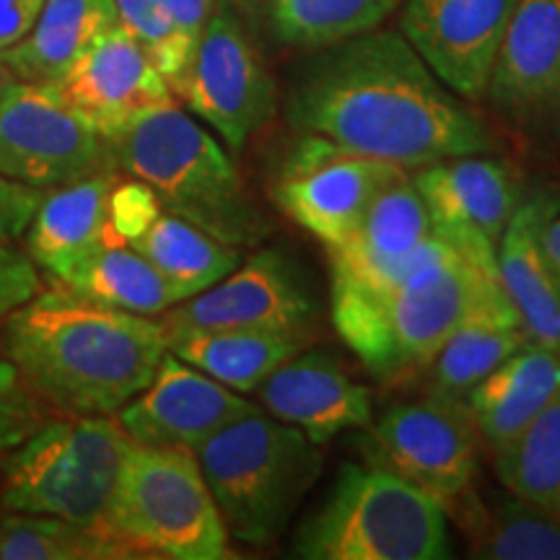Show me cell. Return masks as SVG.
Listing matches in <instances>:
<instances>
[{"label":"cell","mask_w":560,"mask_h":560,"mask_svg":"<svg viewBox=\"0 0 560 560\" xmlns=\"http://www.w3.org/2000/svg\"><path fill=\"white\" fill-rule=\"evenodd\" d=\"M285 112L301 132L402 170L493 145L462 96L387 30L319 47L293 79Z\"/></svg>","instance_id":"1"},{"label":"cell","mask_w":560,"mask_h":560,"mask_svg":"<svg viewBox=\"0 0 560 560\" xmlns=\"http://www.w3.org/2000/svg\"><path fill=\"white\" fill-rule=\"evenodd\" d=\"M0 346L52 412L115 416L153 380L170 338L161 319L52 280L3 319Z\"/></svg>","instance_id":"2"},{"label":"cell","mask_w":560,"mask_h":560,"mask_svg":"<svg viewBox=\"0 0 560 560\" xmlns=\"http://www.w3.org/2000/svg\"><path fill=\"white\" fill-rule=\"evenodd\" d=\"M107 140L120 174L149 185L170 213L231 247H255L270 234L234 161L177 102L143 112Z\"/></svg>","instance_id":"3"},{"label":"cell","mask_w":560,"mask_h":560,"mask_svg":"<svg viewBox=\"0 0 560 560\" xmlns=\"http://www.w3.org/2000/svg\"><path fill=\"white\" fill-rule=\"evenodd\" d=\"M229 535L268 545L289 527L322 470L319 444L260 408L195 450Z\"/></svg>","instance_id":"4"},{"label":"cell","mask_w":560,"mask_h":560,"mask_svg":"<svg viewBox=\"0 0 560 560\" xmlns=\"http://www.w3.org/2000/svg\"><path fill=\"white\" fill-rule=\"evenodd\" d=\"M306 560H441L452 556L441 501L380 465H346L322 506L301 524Z\"/></svg>","instance_id":"5"},{"label":"cell","mask_w":560,"mask_h":560,"mask_svg":"<svg viewBox=\"0 0 560 560\" xmlns=\"http://www.w3.org/2000/svg\"><path fill=\"white\" fill-rule=\"evenodd\" d=\"M501 278L457 247L441 252L395 291L359 312L335 314V330L380 380L420 371Z\"/></svg>","instance_id":"6"},{"label":"cell","mask_w":560,"mask_h":560,"mask_svg":"<svg viewBox=\"0 0 560 560\" xmlns=\"http://www.w3.org/2000/svg\"><path fill=\"white\" fill-rule=\"evenodd\" d=\"M132 444L112 416H52L13 446L3 467L0 503L19 514H50L104 527Z\"/></svg>","instance_id":"7"},{"label":"cell","mask_w":560,"mask_h":560,"mask_svg":"<svg viewBox=\"0 0 560 560\" xmlns=\"http://www.w3.org/2000/svg\"><path fill=\"white\" fill-rule=\"evenodd\" d=\"M104 527L132 556L172 560L231 556L226 524L198 457L179 446L132 444Z\"/></svg>","instance_id":"8"},{"label":"cell","mask_w":560,"mask_h":560,"mask_svg":"<svg viewBox=\"0 0 560 560\" xmlns=\"http://www.w3.org/2000/svg\"><path fill=\"white\" fill-rule=\"evenodd\" d=\"M104 172H120L107 136L50 83L19 81L0 107V174L47 192Z\"/></svg>","instance_id":"9"},{"label":"cell","mask_w":560,"mask_h":560,"mask_svg":"<svg viewBox=\"0 0 560 560\" xmlns=\"http://www.w3.org/2000/svg\"><path fill=\"white\" fill-rule=\"evenodd\" d=\"M366 429L363 454L371 465L425 490L441 506L472 486L480 433L465 400L429 395L395 405Z\"/></svg>","instance_id":"10"},{"label":"cell","mask_w":560,"mask_h":560,"mask_svg":"<svg viewBox=\"0 0 560 560\" xmlns=\"http://www.w3.org/2000/svg\"><path fill=\"white\" fill-rule=\"evenodd\" d=\"M179 96L234 151L272 117L276 86L268 66L229 0L210 13Z\"/></svg>","instance_id":"11"},{"label":"cell","mask_w":560,"mask_h":560,"mask_svg":"<svg viewBox=\"0 0 560 560\" xmlns=\"http://www.w3.org/2000/svg\"><path fill=\"white\" fill-rule=\"evenodd\" d=\"M405 170L304 132L278 174L272 198L299 226L335 247L346 242L374 200Z\"/></svg>","instance_id":"12"},{"label":"cell","mask_w":560,"mask_h":560,"mask_svg":"<svg viewBox=\"0 0 560 560\" xmlns=\"http://www.w3.org/2000/svg\"><path fill=\"white\" fill-rule=\"evenodd\" d=\"M314 299L283 252L260 249L226 278L164 312L166 338L192 330H310Z\"/></svg>","instance_id":"13"},{"label":"cell","mask_w":560,"mask_h":560,"mask_svg":"<svg viewBox=\"0 0 560 560\" xmlns=\"http://www.w3.org/2000/svg\"><path fill=\"white\" fill-rule=\"evenodd\" d=\"M412 185L429 210L431 229L499 276V242L520 206V187L509 166L467 153L420 166Z\"/></svg>","instance_id":"14"},{"label":"cell","mask_w":560,"mask_h":560,"mask_svg":"<svg viewBox=\"0 0 560 560\" xmlns=\"http://www.w3.org/2000/svg\"><path fill=\"white\" fill-rule=\"evenodd\" d=\"M486 100L524 136L560 140V0H520Z\"/></svg>","instance_id":"15"},{"label":"cell","mask_w":560,"mask_h":560,"mask_svg":"<svg viewBox=\"0 0 560 560\" xmlns=\"http://www.w3.org/2000/svg\"><path fill=\"white\" fill-rule=\"evenodd\" d=\"M516 5L520 0H405L400 34L454 94L480 102Z\"/></svg>","instance_id":"16"},{"label":"cell","mask_w":560,"mask_h":560,"mask_svg":"<svg viewBox=\"0 0 560 560\" xmlns=\"http://www.w3.org/2000/svg\"><path fill=\"white\" fill-rule=\"evenodd\" d=\"M255 408L257 405L244 400L240 392L166 350L145 389H140L115 416L136 444L195 452L223 425Z\"/></svg>","instance_id":"17"},{"label":"cell","mask_w":560,"mask_h":560,"mask_svg":"<svg viewBox=\"0 0 560 560\" xmlns=\"http://www.w3.org/2000/svg\"><path fill=\"white\" fill-rule=\"evenodd\" d=\"M50 86L104 136L143 112L177 102L149 52L120 24L104 32Z\"/></svg>","instance_id":"18"},{"label":"cell","mask_w":560,"mask_h":560,"mask_svg":"<svg viewBox=\"0 0 560 560\" xmlns=\"http://www.w3.org/2000/svg\"><path fill=\"white\" fill-rule=\"evenodd\" d=\"M260 400L272 418L296 425L314 444L340 431L366 429L374 420L371 389L363 387L330 353L291 355L260 384Z\"/></svg>","instance_id":"19"},{"label":"cell","mask_w":560,"mask_h":560,"mask_svg":"<svg viewBox=\"0 0 560 560\" xmlns=\"http://www.w3.org/2000/svg\"><path fill=\"white\" fill-rule=\"evenodd\" d=\"M558 200L529 198L516 206L499 242V278L524 332L535 346L560 353V278L545 257L540 231Z\"/></svg>","instance_id":"20"},{"label":"cell","mask_w":560,"mask_h":560,"mask_svg":"<svg viewBox=\"0 0 560 560\" xmlns=\"http://www.w3.org/2000/svg\"><path fill=\"white\" fill-rule=\"evenodd\" d=\"M120 177V172H104L45 192L24 231L26 255L39 270L62 283L107 242L109 195Z\"/></svg>","instance_id":"21"},{"label":"cell","mask_w":560,"mask_h":560,"mask_svg":"<svg viewBox=\"0 0 560 560\" xmlns=\"http://www.w3.org/2000/svg\"><path fill=\"white\" fill-rule=\"evenodd\" d=\"M558 397L560 353L527 342L475 384L465 402L490 454H499Z\"/></svg>","instance_id":"22"},{"label":"cell","mask_w":560,"mask_h":560,"mask_svg":"<svg viewBox=\"0 0 560 560\" xmlns=\"http://www.w3.org/2000/svg\"><path fill=\"white\" fill-rule=\"evenodd\" d=\"M527 342L520 314L503 289H495L462 319L425 366L431 371V395L465 400L475 384Z\"/></svg>","instance_id":"23"},{"label":"cell","mask_w":560,"mask_h":560,"mask_svg":"<svg viewBox=\"0 0 560 560\" xmlns=\"http://www.w3.org/2000/svg\"><path fill=\"white\" fill-rule=\"evenodd\" d=\"M482 560H560V516L516 499L482 501L472 486L444 506Z\"/></svg>","instance_id":"24"},{"label":"cell","mask_w":560,"mask_h":560,"mask_svg":"<svg viewBox=\"0 0 560 560\" xmlns=\"http://www.w3.org/2000/svg\"><path fill=\"white\" fill-rule=\"evenodd\" d=\"M117 24L115 0H45L32 32L0 55L19 81L55 83Z\"/></svg>","instance_id":"25"},{"label":"cell","mask_w":560,"mask_h":560,"mask_svg":"<svg viewBox=\"0 0 560 560\" xmlns=\"http://www.w3.org/2000/svg\"><path fill=\"white\" fill-rule=\"evenodd\" d=\"M310 342V330H192L170 338L177 359L213 376L234 392H257L260 384L301 353Z\"/></svg>","instance_id":"26"},{"label":"cell","mask_w":560,"mask_h":560,"mask_svg":"<svg viewBox=\"0 0 560 560\" xmlns=\"http://www.w3.org/2000/svg\"><path fill=\"white\" fill-rule=\"evenodd\" d=\"M128 244L170 280L182 301L198 296L240 265V247L215 240L170 210H161L156 221Z\"/></svg>","instance_id":"27"},{"label":"cell","mask_w":560,"mask_h":560,"mask_svg":"<svg viewBox=\"0 0 560 560\" xmlns=\"http://www.w3.org/2000/svg\"><path fill=\"white\" fill-rule=\"evenodd\" d=\"M62 283L100 304L143 314V317H159L182 301L170 280L136 247L117 240L115 234H109L107 242L94 255H89Z\"/></svg>","instance_id":"28"},{"label":"cell","mask_w":560,"mask_h":560,"mask_svg":"<svg viewBox=\"0 0 560 560\" xmlns=\"http://www.w3.org/2000/svg\"><path fill=\"white\" fill-rule=\"evenodd\" d=\"M132 552L102 524H81L50 514L0 520V560H102Z\"/></svg>","instance_id":"29"},{"label":"cell","mask_w":560,"mask_h":560,"mask_svg":"<svg viewBox=\"0 0 560 560\" xmlns=\"http://www.w3.org/2000/svg\"><path fill=\"white\" fill-rule=\"evenodd\" d=\"M493 465L509 493L560 516V397L506 450L493 454Z\"/></svg>","instance_id":"30"},{"label":"cell","mask_w":560,"mask_h":560,"mask_svg":"<svg viewBox=\"0 0 560 560\" xmlns=\"http://www.w3.org/2000/svg\"><path fill=\"white\" fill-rule=\"evenodd\" d=\"M400 0H270L272 30L283 42L327 47L376 30Z\"/></svg>","instance_id":"31"},{"label":"cell","mask_w":560,"mask_h":560,"mask_svg":"<svg viewBox=\"0 0 560 560\" xmlns=\"http://www.w3.org/2000/svg\"><path fill=\"white\" fill-rule=\"evenodd\" d=\"M115 5L122 30L140 42L153 66L170 83L174 96H179L182 83L190 70L192 52L182 45L161 0H115Z\"/></svg>","instance_id":"32"},{"label":"cell","mask_w":560,"mask_h":560,"mask_svg":"<svg viewBox=\"0 0 560 560\" xmlns=\"http://www.w3.org/2000/svg\"><path fill=\"white\" fill-rule=\"evenodd\" d=\"M50 418L52 410L42 402L0 346V452L19 446Z\"/></svg>","instance_id":"33"},{"label":"cell","mask_w":560,"mask_h":560,"mask_svg":"<svg viewBox=\"0 0 560 560\" xmlns=\"http://www.w3.org/2000/svg\"><path fill=\"white\" fill-rule=\"evenodd\" d=\"M164 210L149 185L138 179H117L109 195V229L117 240L132 242Z\"/></svg>","instance_id":"34"},{"label":"cell","mask_w":560,"mask_h":560,"mask_svg":"<svg viewBox=\"0 0 560 560\" xmlns=\"http://www.w3.org/2000/svg\"><path fill=\"white\" fill-rule=\"evenodd\" d=\"M42 291L39 268L30 260L26 252L13 249L0 240V322L24 306L26 301Z\"/></svg>","instance_id":"35"},{"label":"cell","mask_w":560,"mask_h":560,"mask_svg":"<svg viewBox=\"0 0 560 560\" xmlns=\"http://www.w3.org/2000/svg\"><path fill=\"white\" fill-rule=\"evenodd\" d=\"M42 198H45V190L21 185V182L0 174V240L11 242L24 236Z\"/></svg>","instance_id":"36"},{"label":"cell","mask_w":560,"mask_h":560,"mask_svg":"<svg viewBox=\"0 0 560 560\" xmlns=\"http://www.w3.org/2000/svg\"><path fill=\"white\" fill-rule=\"evenodd\" d=\"M161 5H164L182 45L195 55V47H198L202 32H206L210 13L215 9V0H161Z\"/></svg>","instance_id":"37"},{"label":"cell","mask_w":560,"mask_h":560,"mask_svg":"<svg viewBox=\"0 0 560 560\" xmlns=\"http://www.w3.org/2000/svg\"><path fill=\"white\" fill-rule=\"evenodd\" d=\"M45 0H0V52L32 32Z\"/></svg>","instance_id":"38"},{"label":"cell","mask_w":560,"mask_h":560,"mask_svg":"<svg viewBox=\"0 0 560 560\" xmlns=\"http://www.w3.org/2000/svg\"><path fill=\"white\" fill-rule=\"evenodd\" d=\"M540 244H542L545 257H548L552 270H556L560 278V206L552 210L550 219L545 221V226L540 231Z\"/></svg>","instance_id":"39"},{"label":"cell","mask_w":560,"mask_h":560,"mask_svg":"<svg viewBox=\"0 0 560 560\" xmlns=\"http://www.w3.org/2000/svg\"><path fill=\"white\" fill-rule=\"evenodd\" d=\"M16 83H19V75L13 73V68L3 60V55H0V107H3L5 100H9V94Z\"/></svg>","instance_id":"40"}]
</instances>
